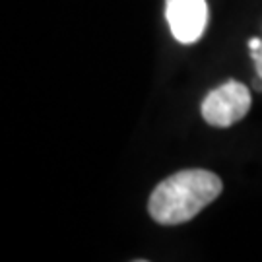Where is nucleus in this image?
I'll return each instance as SVG.
<instances>
[{"label":"nucleus","instance_id":"nucleus-5","mask_svg":"<svg viewBox=\"0 0 262 262\" xmlns=\"http://www.w3.org/2000/svg\"><path fill=\"white\" fill-rule=\"evenodd\" d=\"M260 47H262V41L258 37H254L249 41V49H251V51H256V49H260Z\"/></svg>","mask_w":262,"mask_h":262},{"label":"nucleus","instance_id":"nucleus-2","mask_svg":"<svg viewBox=\"0 0 262 262\" xmlns=\"http://www.w3.org/2000/svg\"><path fill=\"white\" fill-rule=\"evenodd\" d=\"M251 109V92L241 82L229 80L217 85L202 101V119L215 128H227L245 119Z\"/></svg>","mask_w":262,"mask_h":262},{"label":"nucleus","instance_id":"nucleus-4","mask_svg":"<svg viewBox=\"0 0 262 262\" xmlns=\"http://www.w3.org/2000/svg\"><path fill=\"white\" fill-rule=\"evenodd\" d=\"M251 56H253L254 64H256V74L262 78V47L256 49V51H251Z\"/></svg>","mask_w":262,"mask_h":262},{"label":"nucleus","instance_id":"nucleus-1","mask_svg":"<svg viewBox=\"0 0 262 262\" xmlns=\"http://www.w3.org/2000/svg\"><path fill=\"white\" fill-rule=\"evenodd\" d=\"M222 179L206 169H185L161 181L148 200V212L159 225L190 222L222 194Z\"/></svg>","mask_w":262,"mask_h":262},{"label":"nucleus","instance_id":"nucleus-3","mask_svg":"<svg viewBox=\"0 0 262 262\" xmlns=\"http://www.w3.org/2000/svg\"><path fill=\"white\" fill-rule=\"evenodd\" d=\"M165 18L173 37L183 45L200 41L208 26L206 0H165Z\"/></svg>","mask_w":262,"mask_h":262}]
</instances>
